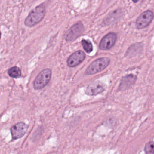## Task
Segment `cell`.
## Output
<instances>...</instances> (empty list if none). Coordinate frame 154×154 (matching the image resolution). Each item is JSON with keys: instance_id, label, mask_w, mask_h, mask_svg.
Listing matches in <instances>:
<instances>
[{"instance_id": "9", "label": "cell", "mask_w": 154, "mask_h": 154, "mask_svg": "<svg viewBox=\"0 0 154 154\" xmlns=\"http://www.w3.org/2000/svg\"><path fill=\"white\" fill-rule=\"evenodd\" d=\"M85 58L84 52L81 50H78L72 54L67 60L68 66L71 67L77 66L81 64Z\"/></svg>"}, {"instance_id": "7", "label": "cell", "mask_w": 154, "mask_h": 154, "mask_svg": "<svg viewBox=\"0 0 154 154\" xmlns=\"http://www.w3.org/2000/svg\"><path fill=\"white\" fill-rule=\"evenodd\" d=\"M28 127L27 124L22 122L15 124L11 128L12 139L17 140L22 137L27 131Z\"/></svg>"}, {"instance_id": "5", "label": "cell", "mask_w": 154, "mask_h": 154, "mask_svg": "<svg viewBox=\"0 0 154 154\" xmlns=\"http://www.w3.org/2000/svg\"><path fill=\"white\" fill-rule=\"evenodd\" d=\"M117 34L115 33H109L103 37L100 42L99 48L101 50H108L111 49L116 43Z\"/></svg>"}, {"instance_id": "3", "label": "cell", "mask_w": 154, "mask_h": 154, "mask_svg": "<svg viewBox=\"0 0 154 154\" xmlns=\"http://www.w3.org/2000/svg\"><path fill=\"white\" fill-rule=\"evenodd\" d=\"M52 72L49 69H45L39 73L35 79L34 87L36 90H39L45 87L51 79Z\"/></svg>"}, {"instance_id": "6", "label": "cell", "mask_w": 154, "mask_h": 154, "mask_svg": "<svg viewBox=\"0 0 154 154\" xmlns=\"http://www.w3.org/2000/svg\"><path fill=\"white\" fill-rule=\"evenodd\" d=\"M84 27L82 23H77L72 27L68 31L66 36L67 41H74L83 33Z\"/></svg>"}, {"instance_id": "4", "label": "cell", "mask_w": 154, "mask_h": 154, "mask_svg": "<svg viewBox=\"0 0 154 154\" xmlns=\"http://www.w3.org/2000/svg\"><path fill=\"white\" fill-rule=\"evenodd\" d=\"M154 17V13L151 11L147 10L144 11L136 20L137 28L140 29L146 27L151 23Z\"/></svg>"}, {"instance_id": "14", "label": "cell", "mask_w": 154, "mask_h": 154, "mask_svg": "<svg viewBox=\"0 0 154 154\" xmlns=\"http://www.w3.org/2000/svg\"><path fill=\"white\" fill-rule=\"evenodd\" d=\"M132 1L134 2V3H136V2H137L138 1V0H132Z\"/></svg>"}, {"instance_id": "12", "label": "cell", "mask_w": 154, "mask_h": 154, "mask_svg": "<svg viewBox=\"0 0 154 154\" xmlns=\"http://www.w3.org/2000/svg\"><path fill=\"white\" fill-rule=\"evenodd\" d=\"M81 43L86 53H90L93 51V48L92 44L89 40L83 39Z\"/></svg>"}, {"instance_id": "10", "label": "cell", "mask_w": 154, "mask_h": 154, "mask_svg": "<svg viewBox=\"0 0 154 154\" xmlns=\"http://www.w3.org/2000/svg\"><path fill=\"white\" fill-rule=\"evenodd\" d=\"M137 79V76L133 74L128 75L122 77L119 85V91H125L131 88L136 82Z\"/></svg>"}, {"instance_id": "11", "label": "cell", "mask_w": 154, "mask_h": 154, "mask_svg": "<svg viewBox=\"0 0 154 154\" xmlns=\"http://www.w3.org/2000/svg\"><path fill=\"white\" fill-rule=\"evenodd\" d=\"M8 73L12 78H18L21 76V70L17 66H13L9 69Z\"/></svg>"}, {"instance_id": "8", "label": "cell", "mask_w": 154, "mask_h": 154, "mask_svg": "<svg viewBox=\"0 0 154 154\" xmlns=\"http://www.w3.org/2000/svg\"><path fill=\"white\" fill-rule=\"evenodd\" d=\"M106 88V85L100 82H96L88 85L85 93L90 96H94L103 92Z\"/></svg>"}, {"instance_id": "2", "label": "cell", "mask_w": 154, "mask_h": 154, "mask_svg": "<svg viewBox=\"0 0 154 154\" xmlns=\"http://www.w3.org/2000/svg\"><path fill=\"white\" fill-rule=\"evenodd\" d=\"M110 61L109 58L108 57H102L95 60L86 69L85 74L90 75L101 72L108 66Z\"/></svg>"}, {"instance_id": "13", "label": "cell", "mask_w": 154, "mask_h": 154, "mask_svg": "<svg viewBox=\"0 0 154 154\" xmlns=\"http://www.w3.org/2000/svg\"><path fill=\"white\" fill-rule=\"evenodd\" d=\"M144 150L146 154H154V141H150L147 143Z\"/></svg>"}, {"instance_id": "1", "label": "cell", "mask_w": 154, "mask_h": 154, "mask_svg": "<svg viewBox=\"0 0 154 154\" xmlns=\"http://www.w3.org/2000/svg\"><path fill=\"white\" fill-rule=\"evenodd\" d=\"M45 13V8L43 4L37 6L31 11L25 20V25L29 27L34 26L42 21Z\"/></svg>"}]
</instances>
